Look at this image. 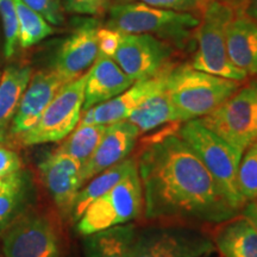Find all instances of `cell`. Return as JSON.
Returning a JSON list of instances; mask_svg holds the SVG:
<instances>
[{
	"mask_svg": "<svg viewBox=\"0 0 257 257\" xmlns=\"http://www.w3.org/2000/svg\"><path fill=\"white\" fill-rule=\"evenodd\" d=\"M137 169L148 219L225 223L238 213L198 154L178 133L165 131L153 138L140 154Z\"/></svg>",
	"mask_w": 257,
	"mask_h": 257,
	"instance_id": "6da1fadb",
	"label": "cell"
},
{
	"mask_svg": "<svg viewBox=\"0 0 257 257\" xmlns=\"http://www.w3.org/2000/svg\"><path fill=\"white\" fill-rule=\"evenodd\" d=\"M239 88V81L201 72L188 63L173 66L166 80L175 123L205 117Z\"/></svg>",
	"mask_w": 257,
	"mask_h": 257,
	"instance_id": "7a4b0ae2",
	"label": "cell"
},
{
	"mask_svg": "<svg viewBox=\"0 0 257 257\" xmlns=\"http://www.w3.org/2000/svg\"><path fill=\"white\" fill-rule=\"evenodd\" d=\"M200 19L186 12L159 9L144 3L114 4L108 9L106 27L121 34H148L184 48L194 35Z\"/></svg>",
	"mask_w": 257,
	"mask_h": 257,
	"instance_id": "3957f363",
	"label": "cell"
},
{
	"mask_svg": "<svg viewBox=\"0 0 257 257\" xmlns=\"http://www.w3.org/2000/svg\"><path fill=\"white\" fill-rule=\"evenodd\" d=\"M178 135L198 154L225 199L239 212L245 204L238 187V167L242 154L212 133L199 119L185 121L178 130Z\"/></svg>",
	"mask_w": 257,
	"mask_h": 257,
	"instance_id": "277c9868",
	"label": "cell"
},
{
	"mask_svg": "<svg viewBox=\"0 0 257 257\" xmlns=\"http://www.w3.org/2000/svg\"><path fill=\"white\" fill-rule=\"evenodd\" d=\"M233 6L216 0H210L200 16V23L195 29L197 51L193 55L191 66L201 72L242 82L248 74L231 62L226 50L225 30L237 10Z\"/></svg>",
	"mask_w": 257,
	"mask_h": 257,
	"instance_id": "5b68a950",
	"label": "cell"
},
{
	"mask_svg": "<svg viewBox=\"0 0 257 257\" xmlns=\"http://www.w3.org/2000/svg\"><path fill=\"white\" fill-rule=\"evenodd\" d=\"M144 207L143 189L137 167L104 195L95 199L76 221V231L87 236L141 216Z\"/></svg>",
	"mask_w": 257,
	"mask_h": 257,
	"instance_id": "8992f818",
	"label": "cell"
},
{
	"mask_svg": "<svg viewBox=\"0 0 257 257\" xmlns=\"http://www.w3.org/2000/svg\"><path fill=\"white\" fill-rule=\"evenodd\" d=\"M256 108L257 86L252 80L199 120L243 155L257 138Z\"/></svg>",
	"mask_w": 257,
	"mask_h": 257,
	"instance_id": "52a82bcc",
	"label": "cell"
},
{
	"mask_svg": "<svg viewBox=\"0 0 257 257\" xmlns=\"http://www.w3.org/2000/svg\"><path fill=\"white\" fill-rule=\"evenodd\" d=\"M87 73L63 86L42 113L41 118L18 138L23 146L62 141L79 124L81 117Z\"/></svg>",
	"mask_w": 257,
	"mask_h": 257,
	"instance_id": "ba28073f",
	"label": "cell"
},
{
	"mask_svg": "<svg viewBox=\"0 0 257 257\" xmlns=\"http://www.w3.org/2000/svg\"><path fill=\"white\" fill-rule=\"evenodd\" d=\"M0 237L4 257H62L53 221L31 207L12 221Z\"/></svg>",
	"mask_w": 257,
	"mask_h": 257,
	"instance_id": "9c48e42d",
	"label": "cell"
},
{
	"mask_svg": "<svg viewBox=\"0 0 257 257\" xmlns=\"http://www.w3.org/2000/svg\"><path fill=\"white\" fill-rule=\"evenodd\" d=\"M214 243L201 231L185 226H150L138 231L131 257H202Z\"/></svg>",
	"mask_w": 257,
	"mask_h": 257,
	"instance_id": "30bf717a",
	"label": "cell"
},
{
	"mask_svg": "<svg viewBox=\"0 0 257 257\" xmlns=\"http://www.w3.org/2000/svg\"><path fill=\"white\" fill-rule=\"evenodd\" d=\"M173 46L148 34H121V40L112 57L135 82L159 75L169 69Z\"/></svg>",
	"mask_w": 257,
	"mask_h": 257,
	"instance_id": "8fae6325",
	"label": "cell"
},
{
	"mask_svg": "<svg viewBox=\"0 0 257 257\" xmlns=\"http://www.w3.org/2000/svg\"><path fill=\"white\" fill-rule=\"evenodd\" d=\"M98 29L99 22L95 18H85L79 22L75 30L60 46L53 69L66 82L80 78L94 63L99 55L96 41Z\"/></svg>",
	"mask_w": 257,
	"mask_h": 257,
	"instance_id": "7c38bea8",
	"label": "cell"
},
{
	"mask_svg": "<svg viewBox=\"0 0 257 257\" xmlns=\"http://www.w3.org/2000/svg\"><path fill=\"white\" fill-rule=\"evenodd\" d=\"M66 82L59 73L51 69L38 70L31 76L27 89L22 95L10 126V138L18 140L41 118L42 113L55 98Z\"/></svg>",
	"mask_w": 257,
	"mask_h": 257,
	"instance_id": "4fadbf2b",
	"label": "cell"
},
{
	"mask_svg": "<svg viewBox=\"0 0 257 257\" xmlns=\"http://www.w3.org/2000/svg\"><path fill=\"white\" fill-rule=\"evenodd\" d=\"M81 168L79 161L57 150L40 163L42 181L63 217L72 214L74 201L82 187Z\"/></svg>",
	"mask_w": 257,
	"mask_h": 257,
	"instance_id": "5bb4252c",
	"label": "cell"
},
{
	"mask_svg": "<svg viewBox=\"0 0 257 257\" xmlns=\"http://www.w3.org/2000/svg\"><path fill=\"white\" fill-rule=\"evenodd\" d=\"M138 136L137 127L126 119L107 125L95 152L81 168L82 186L93 176L127 159L136 146Z\"/></svg>",
	"mask_w": 257,
	"mask_h": 257,
	"instance_id": "9a60e30c",
	"label": "cell"
},
{
	"mask_svg": "<svg viewBox=\"0 0 257 257\" xmlns=\"http://www.w3.org/2000/svg\"><path fill=\"white\" fill-rule=\"evenodd\" d=\"M172 68L173 67H170L169 69L154 76V78L136 81L126 91L120 93L119 95L101 102V104L93 106L92 112L94 124L107 126V125L127 119L128 114L144 99L152 95L153 93L166 87L167 75Z\"/></svg>",
	"mask_w": 257,
	"mask_h": 257,
	"instance_id": "2e32d148",
	"label": "cell"
},
{
	"mask_svg": "<svg viewBox=\"0 0 257 257\" xmlns=\"http://www.w3.org/2000/svg\"><path fill=\"white\" fill-rule=\"evenodd\" d=\"M134 83L112 57L99 54L87 72L82 111L119 95Z\"/></svg>",
	"mask_w": 257,
	"mask_h": 257,
	"instance_id": "e0dca14e",
	"label": "cell"
},
{
	"mask_svg": "<svg viewBox=\"0 0 257 257\" xmlns=\"http://www.w3.org/2000/svg\"><path fill=\"white\" fill-rule=\"evenodd\" d=\"M227 55L237 68L257 75V23L237 10L225 30Z\"/></svg>",
	"mask_w": 257,
	"mask_h": 257,
	"instance_id": "ac0fdd59",
	"label": "cell"
},
{
	"mask_svg": "<svg viewBox=\"0 0 257 257\" xmlns=\"http://www.w3.org/2000/svg\"><path fill=\"white\" fill-rule=\"evenodd\" d=\"M34 181L28 170L19 169L3 178L0 186V234L30 207Z\"/></svg>",
	"mask_w": 257,
	"mask_h": 257,
	"instance_id": "d6986e66",
	"label": "cell"
},
{
	"mask_svg": "<svg viewBox=\"0 0 257 257\" xmlns=\"http://www.w3.org/2000/svg\"><path fill=\"white\" fill-rule=\"evenodd\" d=\"M31 76L30 66H10L0 78V143H9L10 126Z\"/></svg>",
	"mask_w": 257,
	"mask_h": 257,
	"instance_id": "ffe728a7",
	"label": "cell"
},
{
	"mask_svg": "<svg viewBox=\"0 0 257 257\" xmlns=\"http://www.w3.org/2000/svg\"><path fill=\"white\" fill-rule=\"evenodd\" d=\"M137 227L135 224H121L83 236L85 257H131Z\"/></svg>",
	"mask_w": 257,
	"mask_h": 257,
	"instance_id": "44dd1931",
	"label": "cell"
},
{
	"mask_svg": "<svg viewBox=\"0 0 257 257\" xmlns=\"http://www.w3.org/2000/svg\"><path fill=\"white\" fill-rule=\"evenodd\" d=\"M214 246L224 257H257V227L246 216L231 218L218 230Z\"/></svg>",
	"mask_w": 257,
	"mask_h": 257,
	"instance_id": "7402d4cb",
	"label": "cell"
},
{
	"mask_svg": "<svg viewBox=\"0 0 257 257\" xmlns=\"http://www.w3.org/2000/svg\"><path fill=\"white\" fill-rule=\"evenodd\" d=\"M135 167H137L136 161L134 159H125L121 162L117 163V165L112 166L110 168L105 169L104 172L99 173L98 175L93 176L89 181H87L88 184L83 185L80 188L78 195H76L72 214H70L72 219L74 221H78L79 218L83 214V212L86 211V208L95 199L104 195L112 187H114Z\"/></svg>",
	"mask_w": 257,
	"mask_h": 257,
	"instance_id": "603a6c76",
	"label": "cell"
},
{
	"mask_svg": "<svg viewBox=\"0 0 257 257\" xmlns=\"http://www.w3.org/2000/svg\"><path fill=\"white\" fill-rule=\"evenodd\" d=\"M126 120L137 127L140 135L150 133L167 123H175L174 112L166 87L144 99L128 114Z\"/></svg>",
	"mask_w": 257,
	"mask_h": 257,
	"instance_id": "cb8c5ba5",
	"label": "cell"
},
{
	"mask_svg": "<svg viewBox=\"0 0 257 257\" xmlns=\"http://www.w3.org/2000/svg\"><path fill=\"white\" fill-rule=\"evenodd\" d=\"M106 125H80L75 127L57 148V152L64 153L79 161L82 167L88 162L96 147L100 143Z\"/></svg>",
	"mask_w": 257,
	"mask_h": 257,
	"instance_id": "d4e9b609",
	"label": "cell"
},
{
	"mask_svg": "<svg viewBox=\"0 0 257 257\" xmlns=\"http://www.w3.org/2000/svg\"><path fill=\"white\" fill-rule=\"evenodd\" d=\"M19 25V44L29 48L53 35L55 30L47 23L43 16L25 4L23 0H14Z\"/></svg>",
	"mask_w": 257,
	"mask_h": 257,
	"instance_id": "484cf974",
	"label": "cell"
},
{
	"mask_svg": "<svg viewBox=\"0 0 257 257\" xmlns=\"http://www.w3.org/2000/svg\"><path fill=\"white\" fill-rule=\"evenodd\" d=\"M238 187L244 201L257 200V138L244 150L240 159Z\"/></svg>",
	"mask_w": 257,
	"mask_h": 257,
	"instance_id": "4316f807",
	"label": "cell"
},
{
	"mask_svg": "<svg viewBox=\"0 0 257 257\" xmlns=\"http://www.w3.org/2000/svg\"><path fill=\"white\" fill-rule=\"evenodd\" d=\"M0 16L4 28V54L10 59L15 54L19 43V25L14 0H0Z\"/></svg>",
	"mask_w": 257,
	"mask_h": 257,
	"instance_id": "83f0119b",
	"label": "cell"
},
{
	"mask_svg": "<svg viewBox=\"0 0 257 257\" xmlns=\"http://www.w3.org/2000/svg\"><path fill=\"white\" fill-rule=\"evenodd\" d=\"M208 2L210 0H141V3L147 5L176 12H186L194 15L199 19Z\"/></svg>",
	"mask_w": 257,
	"mask_h": 257,
	"instance_id": "f1b7e54d",
	"label": "cell"
},
{
	"mask_svg": "<svg viewBox=\"0 0 257 257\" xmlns=\"http://www.w3.org/2000/svg\"><path fill=\"white\" fill-rule=\"evenodd\" d=\"M25 4L43 16L53 25L64 23V9L60 0H23Z\"/></svg>",
	"mask_w": 257,
	"mask_h": 257,
	"instance_id": "f546056e",
	"label": "cell"
},
{
	"mask_svg": "<svg viewBox=\"0 0 257 257\" xmlns=\"http://www.w3.org/2000/svg\"><path fill=\"white\" fill-rule=\"evenodd\" d=\"M63 9L69 14L102 16L110 9V0H63Z\"/></svg>",
	"mask_w": 257,
	"mask_h": 257,
	"instance_id": "4dcf8cb0",
	"label": "cell"
},
{
	"mask_svg": "<svg viewBox=\"0 0 257 257\" xmlns=\"http://www.w3.org/2000/svg\"><path fill=\"white\" fill-rule=\"evenodd\" d=\"M121 40V32L110 28H100L96 31V41L100 55L113 57Z\"/></svg>",
	"mask_w": 257,
	"mask_h": 257,
	"instance_id": "1f68e13d",
	"label": "cell"
},
{
	"mask_svg": "<svg viewBox=\"0 0 257 257\" xmlns=\"http://www.w3.org/2000/svg\"><path fill=\"white\" fill-rule=\"evenodd\" d=\"M22 169V162L18 154L0 143V176L4 178Z\"/></svg>",
	"mask_w": 257,
	"mask_h": 257,
	"instance_id": "d6a6232c",
	"label": "cell"
},
{
	"mask_svg": "<svg viewBox=\"0 0 257 257\" xmlns=\"http://www.w3.org/2000/svg\"><path fill=\"white\" fill-rule=\"evenodd\" d=\"M242 11L257 23V0H244Z\"/></svg>",
	"mask_w": 257,
	"mask_h": 257,
	"instance_id": "836d02e7",
	"label": "cell"
},
{
	"mask_svg": "<svg viewBox=\"0 0 257 257\" xmlns=\"http://www.w3.org/2000/svg\"><path fill=\"white\" fill-rule=\"evenodd\" d=\"M244 216H246L250 219L257 220V200L250 201L245 207H244L243 211Z\"/></svg>",
	"mask_w": 257,
	"mask_h": 257,
	"instance_id": "e575fe53",
	"label": "cell"
},
{
	"mask_svg": "<svg viewBox=\"0 0 257 257\" xmlns=\"http://www.w3.org/2000/svg\"><path fill=\"white\" fill-rule=\"evenodd\" d=\"M216 2L225 3V4H230V5H233V6H242L244 0H216Z\"/></svg>",
	"mask_w": 257,
	"mask_h": 257,
	"instance_id": "d590c367",
	"label": "cell"
},
{
	"mask_svg": "<svg viewBox=\"0 0 257 257\" xmlns=\"http://www.w3.org/2000/svg\"><path fill=\"white\" fill-rule=\"evenodd\" d=\"M117 4H126V3H134L135 0H115Z\"/></svg>",
	"mask_w": 257,
	"mask_h": 257,
	"instance_id": "8d00e7d4",
	"label": "cell"
},
{
	"mask_svg": "<svg viewBox=\"0 0 257 257\" xmlns=\"http://www.w3.org/2000/svg\"><path fill=\"white\" fill-rule=\"evenodd\" d=\"M255 82H256V86H257V79H255ZM256 131H257V108H256Z\"/></svg>",
	"mask_w": 257,
	"mask_h": 257,
	"instance_id": "74e56055",
	"label": "cell"
},
{
	"mask_svg": "<svg viewBox=\"0 0 257 257\" xmlns=\"http://www.w3.org/2000/svg\"><path fill=\"white\" fill-rule=\"evenodd\" d=\"M0 257H4V255H3V250H2V246H0Z\"/></svg>",
	"mask_w": 257,
	"mask_h": 257,
	"instance_id": "f35d334b",
	"label": "cell"
},
{
	"mask_svg": "<svg viewBox=\"0 0 257 257\" xmlns=\"http://www.w3.org/2000/svg\"><path fill=\"white\" fill-rule=\"evenodd\" d=\"M251 220H252V223H253V224H255V226L257 227V220H253V219H251Z\"/></svg>",
	"mask_w": 257,
	"mask_h": 257,
	"instance_id": "ab89813d",
	"label": "cell"
},
{
	"mask_svg": "<svg viewBox=\"0 0 257 257\" xmlns=\"http://www.w3.org/2000/svg\"><path fill=\"white\" fill-rule=\"evenodd\" d=\"M2 182H3V178H2V176H0V186H2Z\"/></svg>",
	"mask_w": 257,
	"mask_h": 257,
	"instance_id": "60d3db41",
	"label": "cell"
}]
</instances>
